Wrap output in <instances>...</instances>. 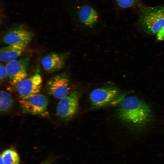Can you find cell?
Wrapping results in <instances>:
<instances>
[{"mask_svg": "<svg viewBox=\"0 0 164 164\" xmlns=\"http://www.w3.org/2000/svg\"><path fill=\"white\" fill-rule=\"evenodd\" d=\"M156 34V39L158 41L164 40V26Z\"/></svg>", "mask_w": 164, "mask_h": 164, "instance_id": "cell-17", "label": "cell"}, {"mask_svg": "<svg viewBox=\"0 0 164 164\" xmlns=\"http://www.w3.org/2000/svg\"><path fill=\"white\" fill-rule=\"evenodd\" d=\"M19 100V102L24 111L33 115H47L49 99L47 96L38 93Z\"/></svg>", "mask_w": 164, "mask_h": 164, "instance_id": "cell-4", "label": "cell"}, {"mask_svg": "<svg viewBox=\"0 0 164 164\" xmlns=\"http://www.w3.org/2000/svg\"><path fill=\"white\" fill-rule=\"evenodd\" d=\"M33 38V34L30 31L22 26H19L8 31L4 36L2 41L8 45H28L32 42Z\"/></svg>", "mask_w": 164, "mask_h": 164, "instance_id": "cell-10", "label": "cell"}, {"mask_svg": "<svg viewBox=\"0 0 164 164\" xmlns=\"http://www.w3.org/2000/svg\"><path fill=\"white\" fill-rule=\"evenodd\" d=\"M0 164H4L2 158L0 156Z\"/></svg>", "mask_w": 164, "mask_h": 164, "instance_id": "cell-19", "label": "cell"}, {"mask_svg": "<svg viewBox=\"0 0 164 164\" xmlns=\"http://www.w3.org/2000/svg\"><path fill=\"white\" fill-rule=\"evenodd\" d=\"M8 77L7 72L5 68L2 63L0 64V79L2 81Z\"/></svg>", "mask_w": 164, "mask_h": 164, "instance_id": "cell-16", "label": "cell"}, {"mask_svg": "<svg viewBox=\"0 0 164 164\" xmlns=\"http://www.w3.org/2000/svg\"><path fill=\"white\" fill-rule=\"evenodd\" d=\"M41 76L36 73L12 85L15 93L19 99L26 98L38 93L42 86Z\"/></svg>", "mask_w": 164, "mask_h": 164, "instance_id": "cell-6", "label": "cell"}, {"mask_svg": "<svg viewBox=\"0 0 164 164\" xmlns=\"http://www.w3.org/2000/svg\"><path fill=\"white\" fill-rule=\"evenodd\" d=\"M139 27L145 32L156 34L164 26V6H138Z\"/></svg>", "mask_w": 164, "mask_h": 164, "instance_id": "cell-2", "label": "cell"}, {"mask_svg": "<svg viewBox=\"0 0 164 164\" xmlns=\"http://www.w3.org/2000/svg\"><path fill=\"white\" fill-rule=\"evenodd\" d=\"M68 53L51 52L43 57L41 64L44 69L48 73L58 71L64 66L69 55Z\"/></svg>", "mask_w": 164, "mask_h": 164, "instance_id": "cell-9", "label": "cell"}, {"mask_svg": "<svg viewBox=\"0 0 164 164\" xmlns=\"http://www.w3.org/2000/svg\"><path fill=\"white\" fill-rule=\"evenodd\" d=\"M28 45L25 44L9 45L0 50V60L8 63L16 59L26 50Z\"/></svg>", "mask_w": 164, "mask_h": 164, "instance_id": "cell-12", "label": "cell"}, {"mask_svg": "<svg viewBox=\"0 0 164 164\" xmlns=\"http://www.w3.org/2000/svg\"><path fill=\"white\" fill-rule=\"evenodd\" d=\"M77 16L80 23L84 26L92 27L97 22L99 15L97 12L92 6L85 4L79 7Z\"/></svg>", "mask_w": 164, "mask_h": 164, "instance_id": "cell-11", "label": "cell"}, {"mask_svg": "<svg viewBox=\"0 0 164 164\" xmlns=\"http://www.w3.org/2000/svg\"><path fill=\"white\" fill-rule=\"evenodd\" d=\"M46 90L50 95L61 99L70 94L71 89L69 77L66 73H62L50 78L46 85Z\"/></svg>", "mask_w": 164, "mask_h": 164, "instance_id": "cell-5", "label": "cell"}, {"mask_svg": "<svg viewBox=\"0 0 164 164\" xmlns=\"http://www.w3.org/2000/svg\"><path fill=\"white\" fill-rule=\"evenodd\" d=\"M119 104L117 117L134 128L143 127L153 120V114L150 107L136 96L125 97Z\"/></svg>", "mask_w": 164, "mask_h": 164, "instance_id": "cell-1", "label": "cell"}, {"mask_svg": "<svg viewBox=\"0 0 164 164\" xmlns=\"http://www.w3.org/2000/svg\"><path fill=\"white\" fill-rule=\"evenodd\" d=\"M92 107L94 108L119 103L124 98L119 90L115 86H107L92 90L90 94Z\"/></svg>", "mask_w": 164, "mask_h": 164, "instance_id": "cell-3", "label": "cell"}, {"mask_svg": "<svg viewBox=\"0 0 164 164\" xmlns=\"http://www.w3.org/2000/svg\"><path fill=\"white\" fill-rule=\"evenodd\" d=\"M117 5L122 8H134L138 5L139 0H115Z\"/></svg>", "mask_w": 164, "mask_h": 164, "instance_id": "cell-15", "label": "cell"}, {"mask_svg": "<svg viewBox=\"0 0 164 164\" xmlns=\"http://www.w3.org/2000/svg\"><path fill=\"white\" fill-rule=\"evenodd\" d=\"M30 57L26 56L8 63L5 66L11 85L26 78L28 76Z\"/></svg>", "mask_w": 164, "mask_h": 164, "instance_id": "cell-8", "label": "cell"}, {"mask_svg": "<svg viewBox=\"0 0 164 164\" xmlns=\"http://www.w3.org/2000/svg\"><path fill=\"white\" fill-rule=\"evenodd\" d=\"M56 159V157L50 156L44 160L39 164H52Z\"/></svg>", "mask_w": 164, "mask_h": 164, "instance_id": "cell-18", "label": "cell"}, {"mask_svg": "<svg viewBox=\"0 0 164 164\" xmlns=\"http://www.w3.org/2000/svg\"><path fill=\"white\" fill-rule=\"evenodd\" d=\"M78 106V93L74 91L60 99L57 105L56 115L63 121L70 120L77 112Z\"/></svg>", "mask_w": 164, "mask_h": 164, "instance_id": "cell-7", "label": "cell"}, {"mask_svg": "<svg viewBox=\"0 0 164 164\" xmlns=\"http://www.w3.org/2000/svg\"><path fill=\"white\" fill-rule=\"evenodd\" d=\"M14 105V101L11 95L4 91L0 93V111L5 113L11 109Z\"/></svg>", "mask_w": 164, "mask_h": 164, "instance_id": "cell-13", "label": "cell"}, {"mask_svg": "<svg viewBox=\"0 0 164 164\" xmlns=\"http://www.w3.org/2000/svg\"><path fill=\"white\" fill-rule=\"evenodd\" d=\"M4 164H19L20 158L15 149L10 148L3 151L0 155Z\"/></svg>", "mask_w": 164, "mask_h": 164, "instance_id": "cell-14", "label": "cell"}]
</instances>
